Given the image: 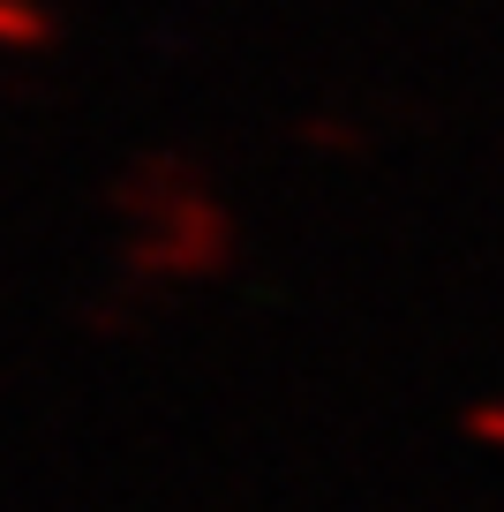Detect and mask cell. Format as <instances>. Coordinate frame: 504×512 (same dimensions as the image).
I'll return each instance as SVG.
<instances>
[{"label": "cell", "mask_w": 504, "mask_h": 512, "mask_svg": "<svg viewBox=\"0 0 504 512\" xmlns=\"http://www.w3.org/2000/svg\"><path fill=\"white\" fill-rule=\"evenodd\" d=\"M0 38H16V46H38V38H46V16H38L31 0H0Z\"/></svg>", "instance_id": "obj_1"}, {"label": "cell", "mask_w": 504, "mask_h": 512, "mask_svg": "<svg viewBox=\"0 0 504 512\" xmlns=\"http://www.w3.org/2000/svg\"><path fill=\"white\" fill-rule=\"evenodd\" d=\"M474 430H482V437H504V415H497V407H482V415H474Z\"/></svg>", "instance_id": "obj_2"}]
</instances>
